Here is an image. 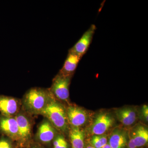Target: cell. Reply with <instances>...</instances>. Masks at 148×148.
Masks as SVG:
<instances>
[{
    "label": "cell",
    "mask_w": 148,
    "mask_h": 148,
    "mask_svg": "<svg viewBox=\"0 0 148 148\" xmlns=\"http://www.w3.org/2000/svg\"><path fill=\"white\" fill-rule=\"evenodd\" d=\"M53 98L49 88H32L21 100V109L32 116L40 115Z\"/></svg>",
    "instance_id": "cell-1"
},
{
    "label": "cell",
    "mask_w": 148,
    "mask_h": 148,
    "mask_svg": "<svg viewBox=\"0 0 148 148\" xmlns=\"http://www.w3.org/2000/svg\"><path fill=\"white\" fill-rule=\"evenodd\" d=\"M40 115L50 122L59 133L62 135L69 134L70 126L66 107L63 103L53 98Z\"/></svg>",
    "instance_id": "cell-2"
},
{
    "label": "cell",
    "mask_w": 148,
    "mask_h": 148,
    "mask_svg": "<svg viewBox=\"0 0 148 148\" xmlns=\"http://www.w3.org/2000/svg\"><path fill=\"white\" fill-rule=\"evenodd\" d=\"M18 126V136L16 145L17 147L24 148L29 147L33 138V120L32 115L22 109L15 116Z\"/></svg>",
    "instance_id": "cell-3"
},
{
    "label": "cell",
    "mask_w": 148,
    "mask_h": 148,
    "mask_svg": "<svg viewBox=\"0 0 148 148\" xmlns=\"http://www.w3.org/2000/svg\"><path fill=\"white\" fill-rule=\"evenodd\" d=\"M72 77H65L59 73L56 75L52 81L49 88L53 97L59 102L70 105L69 87Z\"/></svg>",
    "instance_id": "cell-4"
},
{
    "label": "cell",
    "mask_w": 148,
    "mask_h": 148,
    "mask_svg": "<svg viewBox=\"0 0 148 148\" xmlns=\"http://www.w3.org/2000/svg\"><path fill=\"white\" fill-rule=\"evenodd\" d=\"M115 120L110 113L103 112L98 114L88 127L90 135H104L114 124Z\"/></svg>",
    "instance_id": "cell-5"
},
{
    "label": "cell",
    "mask_w": 148,
    "mask_h": 148,
    "mask_svg": "<svg viewBox=\"0 0 148 148\" xmlns=\"http://www.w3.org/2000/svg\"><path fill=\"white\" fill-rule=\"evenodd\" d=\"M66 109L70 127L82 128L89 121L90 114L83 108L70 104L66 107Z\"/></svg>",
    "instance_id": "cell-6"
},
{
    "label": "cell",
    "mask_w": 148,
    "mask_h": 148,
    "mask_svg": "<svg viewBox=\"0 0 148 148\" xmlns=\"http://www.w3.org/2000/svg\"><path fill=\"white\" fill-rule=\"evenodd\" d=\"M58 133L50 122L45 118L39 125L35 139L39 143L47 145L53 142Z\"/></svg>",
    "instance_id": "cell-7"
},
{
    "label": "cell",
    "mask_w": 148,
    "mask_h": 148,
    "mask_svg": "<svg viewBox=\"0 0 148 148\" xmlns=\"http://www.w3.org/2000/svg\"><path fill=\"white\" fill-rule=\"evenodd\" d=\"M22 108L21 100L18 98L0 95V112L1 114L8 117H14Z\"/></svg>",
    "instance_id": "cell-8"
},
{
    "label": "cell",
    "mask_w": 148,
    "mask_h": 148,
    "mask_svg": "<svg viewBox=\"0 0 148 148\" xmlns=\"http://www.w3.org/2000/svg\"><path fill=\"white\" fill-rule=\"evenodd\" d=\"M0 134L17 143L18 126L15 117L5 116L0 114Z\"/></svg>",
    "instance_id": "cell-9"
},
{
    "label": "cell",
    "mask_w": 148,
    "mask_h": 148,
    "mask_svg": "<svg viewBox=\"0 0 148 148\" xmlns=\"http://www.w3.org/2000/svg\"><path fill=\"white\" fill-rule=\"evenodd\" d=\"M96 28L95 25L92 24L76 43L70 49L69 52L83 56L88 50L91 44Z\"/></svg>",
    "instance_id": "cell-10"
},
{
    "label": "cell",
    "mask_w": 148,
    "mask_h": 148,
    "mask_svg": "<svg viewBox=\"0 0 148 148\" xmlns=\"http://www.w3.org/2000/svg\"><path fill=\"white\" fill-rule=\"evenodd\" d=\"M117 119L125 126H130L136 122L138 118L137 110L133 107H125L115 111Z\"/></svg>",
    "instance_id": "cell-11"
},
{
    "label": "cell",
    "mask_w": 148,
    "mask_h": 148,
    "mask_svg": "<svg viewBox=\"0 0 148 148\" xmlns=\"http://www.w3.org/2000/svg\"><path fill=\"white\" fill-rule=\"evenodd\" d=\"M129 132L123 128H116L111 133L108 144L112 148H125L129 140Z\"/></svg>",
    "instance_id": "cell-12"
},
{
    "label": "cell",
    "mask_w": 148,
    "mask_h": 148,
    "mask_svg": "<svg viewBox=\"0 0 148 148\" xmlns=\"http://www.w3.org/2000/svg\"><path fill=\"white\" fill-rule=\"evenodd\" d=\"M83 56L69 52L62 69L58 73L65 77H73Z\"/></svg>",
    "instance_id": "cell-13"
},
{
    "label": "cell",
    "mask_w": 148,
    "mask_h": 148,
    "mask_svg": "<svg viewBox=\"0 0 148 148\" xmlns=\"http://www.w3.org/2000/svg\"><path fill=\"white\" fill-rule=\"evenodd\" d=\"M137 148L145 146L148 142V130L145 125L138 124L129 132Z\"/></svg>",
    "instance_id": "cell-14"
},
{
    "label": "cell",
    "mask_w": 148,
    "mask_h": 148,
    "mask_svg": "<svg viewBox=\"0 0 148 148\" xmlns=\"http://www.w3.org/2000/svg\"><path fill=\"white\" fill-rule=\"evenodd\" d=\"M72 148H84L85 131L82 128L70 127L69 132Z\"/></svg>",
    "instance_id": "cell-15"
},
{
    "label": "cell",
    "mask_w": 148,
    "mask_h": 148,
    "mask_svg": "<svg viewBox=\"0 0 148 148\" xmlns=\"http://www.w3.org/2000/svg\"><path fill=\"white\" fill-rule=\"evenodd\" d=\"M108 143L107 135H95L92 136L90 140V145L95 148H101Z\"/></svg>",
    "instance_id": "cell-16"
},
{
    "label": "cell",
    "mask_w": 148,
    "mask_h": 148,
    "mask_svg": "<svg viewBox=\"0 0 148 148\" xmlns=\"http://www.w3.org/2000/svg\"><path fill=\"white\" fill-rule=\"evenodd\" d=\"M53 148H69V144L64 135L58 133L53 141Z\"/></svg>",
    "instance_id": "cell-17"
},
{
    "label": "cell",
    "mask_w": 148,
    "mask_h": 148,
    "mask_svg": "<svg viewBox=\"0 0 148 148\" xmlns=\"http://www.w3.org/2000/svg\"><path fill=\"white\" fill-rule=\"evenodd\" d=\"M17 146L12 140L1 135L0 138V148H16Z\"/></svg>",
    "instance_id": "cell-18"
},
{
    "label": "cell",
    "mask_w": 148,
    "mask_h": 148,
    "mask_svg": "<svg viewBox=\"0 0 148 148\" xmlns=\"http://www.w3.org/2000/svg\"><path fill=\"white\" fill-rule=\"evenodd\" d=\"M141 114L146 122L148 121V107L147 105H144L141 109Z\"/></svg>",
    "instance_id": "cell-19"
},
{
    "label": "cell",
    "mask_w": 148,
    "mask_h": 148,
    "mask_svg": "<svg viewBox=\"0 0 148 148\" xmlns=\"http://www.w3.org/2000/svg\"><path fill=\"white\" fill-rule=\"evenodd\" d=\"M127 148H137V147L135 145V142L130 134H129V140L127 143Z\"/></svg>",
    "instance_id": "cell-20"
},
{
    "label": "cell",
    "mask_w": 148,
    "mask_h": 148,
    "mask_svg": "<svg viewBox=\"0 0 148 148\" xmlns=\"http://www.w3.org/2000/svg\"><path fill=\"white\" fill-rule=\"evenodd\" d=\"M101 148H111L110 146V145H109L108 143H107V144H106V145L104 146V147H102Z\"/></svg>",
    "instance_id": "cell-21"
},
{
    "label": "cell",
    "mask_w": 148,
    "mask_h": 148,
    "mask_svg": "<svg viewBox=\"0 0 148 148\" xmlns=\"http://www.w3.org/2000/svg\"><path fill=\"white\" fill-rule=\"evenodd\" d=\"M85 148H95L93 147H92V145H90V144H89V145H88L86 146V147Z\"/></svg>",
    "instance_id": "cell-22"
},
{
    "label": "cell",
    "mask_w": 148,
    "mask_h": 148,
    "mask_svg": "<svg viewBox=\"0 0 148 148\" xmlns=\"http://www.w3.org/2000/svg\"><path fill=\"white\" fill-rule=\"evenodd\" d=\"M32 148H43L42 147H39V146H33Z\"/></svg>",
    "instance_id": "cell-23"
}]
</instances>
